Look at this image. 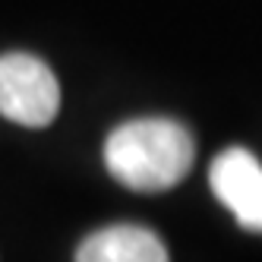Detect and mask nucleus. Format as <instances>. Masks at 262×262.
Returning a JSON list of instances; mask_svg holds the SVG:
<instances>
[{"label": "nucleus", "mask_w": 262, "mask_h": 262, "mask_svg": "<svg viewBox=\"0 0 262 262\" xmlns=\"http://www.w3.org/2000/svg\"><path fill=\"white\" fill-rule=\"evenodd\" d=\"M196 145L190 129L167 117H142L120 123L104 142L111 177L133 193H164L193 167Z\"/></svg>", "instance_id": "f257e3e1"}, {"label": "nucleus", "mask_w": 262, "mask_h": 262, "mask_svg": "<svg viewBox=\"0 0 262 262\" xmlns=\"http://www.w3.org/2000/svg\"><path fill=\"white\" fill-rule=\"evenodd\" d=\"M60 111V85L45 60L13 51L0 57V114L19 126H48Z\"/></svg>", "instance_id": "f03ea898"}, {"label": "nucleus", "mask_w": 262, "mask_h": 262, "mask_svg": "<svg viewBox=\"0 0 262 262\" xmlns=\"http://www.w3.org/2000/svg\"><path fill=\"white\" fill-rule=\"evenodd\" d=\"M209 186L240 228L262 234V164L253 152L231 145L212 161Z\"/></svg>", "instance_id": "7ed1b4c3"}, {"label": "nucleus", "mask_w": 262, "mask_h": 262, "mask_svg": "<svg viewBox=\"0 0 262 262\" xmlns=\"http://www.w3.org/2000/svg\"><path fill=\"white\" fill-rule=\"evenodd\" d=\"M79 262H167L164 240L142 224H107L89 234L79 250Z\"/></svg>", "instance_id": "20e7f679"}]
</instances>
